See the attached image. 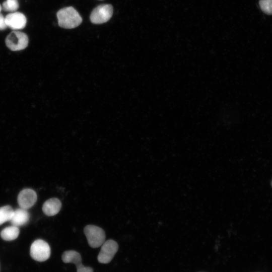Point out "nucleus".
<instances>
[{
    "instance_id": "obj_8",
    "label": "nucleus",
    "mask_w": 272,
    "mask_h": 272,
    "mask_svg": "<svg viewBox=\"0 0 272 272\" xmlns=\"http://www.w3.org/2000/svg\"><path fill=\"white\" fill-rule=\"evenodd\" d=\"M17 200L20 208L28 210L35 203L37 200L36 193L32 189H24L19 193Z\"/></svg>"
},
{
    "instance_id": "obj_11",
    "label": "nucleus",
    "mask_w": 272,
    "mask_h": 272,
    "mask_svg": "<svg viewBox=\"0 0 272 272\" xmlns=\"http://www.w3.org/2000/svg\"><path fill=\"white\" fill-rule=\"evenodd\" d=\"M61 208V201L57 198H51L43 203L42 211L46 216H53L59 212Z\"/></svg>"
},
{
    "instance_id": "obj_15",
    "label": "nucleus",
    "mask_w": 272,
    "mask_h": 272,
    "mask_svg": "<svg viewBox=\"0 0 272 272\" xmlns=\"http://www.w3.org/2000/svg\"><path fill=\"white\" fill-rule=\"evenodd\" d=\"M259 5L263 13L268 15H272V0H260Z\"/></svg>"
},
{
    "instance_id": "obj_12",
    "label": "nucleus",
    "mask_w": 272,
    "mask_h": 272,
    "mask_svg": "<svg viewBox=\"0 0 272 272\" xmlns=\"http://www.w3.org/2000/svg\"><path fill=\"white\" fill-rule=\"evenodd\" d=\"M19 233L18 227L12 225L4 228L1 232V236L6 241H11L16 239Z\"/></svg>"
},
{
    "instance_id": "obj_16",
    "label": "nucleus",
    "mask_w": 272,
    "mask_h": 272,
    "mask_svg": "<svg viewBox=\"0 0 272 272\" xmlns=\"http://www.w3.org/2000/svg\"><path fill=\"white\" fill-rule=\"evenodd\" d=\"M5 17L0 13V30H3L7 28Z\"/></svg>"
},
{
    "instance_id": "obj_10",
    "label": "nucleus",
    "mask_w": 272,
    "mask_h": 272,
    "mask_svg": "<svg viewBox=\"0 0 272 272\" xmlns=\"http://www.w3.org/2000/svg\"><path fill=\"white\" fill-rule=\"evenodd\" d=\"M29 219V214L27 210L20 208L14 210L10 221L12 225L19 227L26 224Z\"/></svg>"
},
{
    "instance_id": "obj_13",
    "label": "nucleus",
    "mask_w": 272,
    "mask_h": 272,
    "mask_svg": "<svg viewBox=\"0 0 272 272\" xmlns=\"http://www.w3.org/2000/svg\"><path fill=\"white\" fill-rule=\"evenodd\" d=\"M13 212L14 210L10 206L0 208V225L10 221Z\"/></svg>"
},
{
    "instance_id": "obj_5",
    "label": "nucleus",
    "mask_w": 272,
    "mask_h": 272,
    "mask_svg": "<svg viewBox=\"0 0 272 272\" xmlns=\"http://www.w3.org/2000/svg\"><path fill=\"white\" fill-rule=\"evenodd\" d=\"M113 9L110 4L100 5L91 13L90 19L95 24H101L108 21L113 15Z\"/></svg>"
},
{
    "instance_id": "obj_14",
    "label": "nucleus",
    "mask_w": 272,
    "mask_h": 272,
    "mask_svg": "<svg viewBox=\"0 0 272 272\" xmlns=\"http://www.w3.org/2000/svg\"><path fill=\"white\" fill-rule=\"evenodd\" d=\"M19 7L18 0H6L3 3V9L9 12H15Z\"/></svg>"
},
{
    "instance_id": "obj_18",
    "label": "nucleus",
    "mask_w": 272,
    "mask_h": 272,
    "mask_svg": "<svg viewBox=\"0 0 272 272\" xmlns=\"http://www.w3.org/2000/svg\"><path fill=\"white\" fill-rule=\"evenodd\" d=\"M271 185L272 186V180H271Z\"/></svg>"
},
{
    "instance_id": "obj_9",
    "label": "nucleus",
    "mask_w": 272,
    "mask_h": 272,
    "mask_svg": "<svg viewBox=\"0 0 272 272\" xmlns=\"http://www.w3.org/2000/svg\"><path fill=\"white\" fill-rule=\"evenodd\" d=\"M5 20L7 26L14 30L24 28L27 23L25 16L18 12L9 13L6 16Z\"/></svg>"
},
{
    "instance_id": "obj_17",
    "label": "nucleus",
    "mask_w": 272,
    "mask_h": 272,
    "mask_svg": "<svg viewBox=\"0 0 272 272\" xmlns=\"http://www.w3.org/2000/svg\"><path fill=\"white\" fill-rule=\"evenodd\" d=\"M2 6L0 5V12H1V10H2Z\"/></svg>"
},
{
    "instance_id": "obj_4",
    "label": "nucleus",
    "mask_w": 272,
    "mask_h": 272,
    "mask_svg": "<svg viewBox=\"0 0 272 272\" xmlns=\"http://www.w3.org/2000/svg\"><path fill=\"white\" fill-rule=\"evenodd\" d=\"M50 253L49 244L42 239L34 241L31 245L30 254L35 260L44 261L49 258Z\"/></svg>"
},
{
    "instance_id": "obj_6",
    "label": "nucleus",
    "mask_w": 272,
    "mask_h": 272,
    "mask_svg": "<svg viewBox=\"0 0 272 272\" xmlns=\"http://www.w3.org/2000/svg\"><path fill=\"white\" fill-rule=\"evenodd\" d=\"M118 249L117 243L113 240H108L101 245L97 258L100 263H108L114 257Z\"/></svg>"
},
{
    "instance_id": "obj_2",
    "label": "nucleus",
    "mask_w": 272,
    "mask_h": 272,
    "mask_svg": "<svg viewBox=\"0 0 272 272\" xmlns=\"http://www.w3.org/2000/svg\"><path fill=\"white\" fill-rule=\"evenodd\" d=\"M84 232L88 244L92 248L99 247L105 242V232L98 226L93 225H87L84 229Z\"/></svg>"
},
{
    "instance_id": "obj_1",
    "label": "nucleus",
    "mask_w": 272,
    "mask_h": 272,
    "mask_svg": "<svg viewBox=\"0 0 272 272\" xmlns=\"http://www.w3.org/2000/svg\"><path fill=\"white\" fill-rule=\"evenodd\" d=\"M56 16L58 25L63 28H75L82 22L81 16L72 7H67L59 10Z\"/></svg>"
},
{
    "instance_id": "obj_3",
    "label": "nucleus",
    "mask_w": 272,
    "mask_h": 272,
    "mask_svg": "<svg viewBox=\"0 0 272 272\" xmlns=\"http://www.w3.org/2000/svg\"><path fill=\"white\" fill-rule=\"evenodd\" d=\"M5 43L7 47L12 51H19L27 47L29 39L25 33L14 30L7 36Z\"/></svg>"
},
{
    "instance_id": "obj_7",
    "label": "nucleus",
    "mask_w": 272,
    "mask_h": 272,
    "mask_svg": "<svg viewBox=\"0 0 272 272\" xmlns=\"http://www.w3.org/2000/svg\"><path fill=\"white\" fill-rule=\"evenodd\" d=\"M61 258L64 263L75 264L77 268V272H93L91 267L85 266L82 264L80 254L75 250L64 251L62 255Z\"/></svg>"
}]
</instances>
